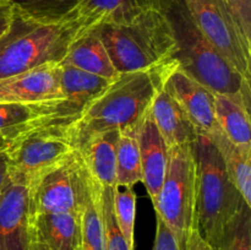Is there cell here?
<instances>
[{
  "label": "cell",
  "instance_id": "cell-1",
  "mask_svg": "<svg viewBox=\"0 0 251 250\" xmlns=\"http://www.w3.org/2000/svg\"><path fill=\"white\" fill-rule=\"evenodd\" d=\"M172 60L147 70L119 74L69 124L76 150L87 137L137 125L163 86Z\"/></svg>",
  "mask_w": 251,
  "mask_h": 250
},
{
  "label": "cell",
  "instance_id": "cell-2",
  "mask_svg": "<svg viewBox=\"0 0 251 250\" xmlns=\"http://www.w3.org/2000/svg\"><path fill=\"white\" fill-rule=\"evenodd\" d=\"M158 6L174 39L171 59L180 70L213 93L250 97V81L235 71L201 33L183 0H158Z\"/></svg>",
  "mask_w": 251,
  "mask_h": 250
},
{
  "label": "cell",
  "instance_id": "cell-3",
  "mask_svg": "<svg viewBox=\"0 0 251 250\" xmlns=\"http://www.w3.org/2000/svg\"><path fill=\"white\" fill-rule=\"evenodd\" d=\"M194 228L208 244L220 250L226 229L248 203L230 179L220 152L207 135L199 134L194 142Z\"/></svg>",
  "mask_w": 251,
  "mask_h": 250
},
{
  "label": "cell",
  "instance_id": "cell-4",
  "mask_svg": "<svg viewBox=\"0 0 251 250\" xmlns=\"http://www.w3.org/2000/svg\"><path fill=\"white\" fill-rule=\"evenodd\" d=\"M81 29L75 20L41 24L14 10L9 27L0 37V80L47 64H60Z\"/></svg>",
  "mask_w": 251,
  "mask_h": 250
},
{
  "label": "cell",
  "instance_id": "cell-5",
  "mask_svg": "<svg viewBox=\"0 0 251 250\" xmlns=\"http://www.w3.org/2000/svg\"><path fill=\"white\" fill-rule=\"evenodd\" d=\"M119 74L147 70L171 60L174 39L159 6L124 25L97 27Z\"/></svg>",
  "mask_w": 251,
  "mask_h": 250
},
{
  "label": "cell",
  "instance_id": "cell-6",
  "mask_svg": "<svg viewBox=\"0 0 251 250\" xmlns=\"http://www.w3.org/2000/svg\"><path fill=\"white\" fill-rule=\"evenodd\" d=\"M70 123L34 125L12 139L7 149L9 178L31 185L42 174L63 163L76 150Z\"/></svg>",
  "mask_w": 251,
  "mask_h": 250
},
{
  "label": "cell",
  "instance_id": "cell-7",
  "mask_svg": "<svg viewBox=\"0 0 251 250\" xmlns=\"http://www.w3.org/2000/svg\"><path fill=\"white\" fill-rule=\"evenodd\" d=\"M195 206V158L194 144L168 150L166 176L153 205L158 216L173 232L176 240L185 245L194 228Z\"/></svg>",
  "mask_w": 251,
  "mask_h": 250
},
{
  "label": "cell",
  "instance_id": "cell-8",
  "mask_svg": "<svg viewBox=\"0 0 251 250\" xmlns=\"http://www.w3.org/2000/svg\"><path fill=\"white\" fill-rule=\"evenodd\" d=\"M191 19L235 71L251 80V38L227 0H183Z\"/></svg>",
  "mask_w": 251,
  "mask_h": 250
},
{
  "label": "cell",
  "instance_id": "cell-9",
  "mask_svg": "<svg viewBox=\"0 0 251 250\" xmlns=\"http://www.w3.org/2000/svg\"><path fill=\"white\" fill-rule=\"evenodd\" d=\"M88 195V175L76 151L29 185L31 218L43 213L81 215Z\"/></svg>",
  "mask_w": 251,
  "mask_h": 250
},
{
  "label": "cell",
  "instance_id": "cell-10",
  "mask_svg": "<svg viewBox=\"0 0 251 250\" xmlns=\"http://www.w3.org/2000/svg\"><path fill=\"white\" fill-rule=\"evenodd\" d=\"M163 88L186 113L199 134L207 135L217 129L215 93L180 70L174 60L166 74Z\"/></svg>",
  "mask_w": 251,
  "mask_h": 250
},
{
  "label": "cell",
  "instance_id": "cell-11",
  "mask_svg": "<svg viewBox=\"0 0 251 250\" xmlns=\"http://www.w3.org/2000/svg\"><path fill=\"white\" fill-rule=\"evenodd\" d=\"M29 185L7 179L0 189V250H29Z\"/></svg>",
  "mask_w": 251,
  "mask_h": 250
},
{
  "label": "cell",
  "instance_id": "cell-12",
  "mask_svg": "<svg viewBox=\"0 0 251 250\" xmlns=\"http://www.w3.org/2000/svg\"><path fill=\"white\" fill-rule=\"evenodd\" d=\"M65 100L60 91V66L47 64L0 80V103H43Z\"/></svg>",
  "mask_w": 251,
  "mask_h": 250
},
{
  "label": "cell",
  "instance_id": "cell-13",
  "mask_svg": "<svg viewBox=\"0 0 251 250\" xmlns=\"http://www.w3.org/2000/svg\"><path fill=\"white\" fill-rule=\"evenodd\" d=\"M142 183L145 184L152 203H156L159 189L168 166V149L156 126L151 108L141 119L137 129Z\"/></svg>",
  "mask_w": 251,
  "mask_h": 250
},
{
  "label": "cell",
  "instance_id": "cell-14",
  "mask_svg": "<svg viewBox=\"0 0 251 250\" xmlns=\"http://www.w3.org/2000/svg\"><path fill=\"white\" fill-rule=\"evenodd\" d=\"M157 6L158 0H83L74 20L82 33L104 25L129 24Z\"/></svg>",
  "mask_w": 251,
  "mask_h": 250
},
{
  "label": "cell",
  "instance_id": "cell-15",
  "mask_svg": "<svg viewBox=\"0 0 251 250\" xmlns=\"http://www.w3.org/2000/svg\"><path fill=\"white\" fill-rule=\"evenodd\" d=\"M119 130H107L87 137L77 152L88 175L100 188L117 184V142Z\"/></svg>",
  "mask_w": 251,
  "mask_h": 250
},
{
  "label": "cell",
  "instance_id": "cell-16",
  "mask_svg": "<svg viewBox=\"0 0 251 250\" xmlns=\"http://www.w3.org/2000/svg\"><path fill=\"white\" fill-rule=\"evenodd\" d=\"M82 213H43L31 218L32 242L48 250H80Z\"/></svg>",
  "mask_w": 251,
  "mask_h": 250
},
{
  "label": "cell",
  "instance_id": "cell-17",
  "mask_svg": "<svg viewBox=\"0 0 251 250\" xmlns=\"http://www.w3.org/2000/svg\"><path fill=\"white\" fill-rule=\"evenodd\" d=\"M151 113L168 150L191 145L198 139L199 131L195 125L163 86L152 102Z\"/></svg>",
  "mask_w": 251,
  "mask_h": 250
},
{
  "label": "cell",
  "instance_id": "cell-18",
  "mask_svg": "<svg viewBox=\"0 0 251 250\" xmlns=\"http://www.w3.org/2000/svg\"><path fill=\"white\" fill-rule=\"evenodd\" d=\"M60 64L74 66L110 81L119 76L100 39L97 27L78 34L70 44Z\"/></svg>",
  "mask_w": 251,
  "mask_h": 250
},
{
  "label": "cell",
  "instance_id": "cell-19",
  "mask_svg": "<svg viewBox=\"0 0 251 250\" xmlns=\"http://www.w3.org/2000/svg\"><path fill=\"white\" fill-rule=\"evenodd\" d=\"M250 97L215 93V117L228 140L237 146L251 149Z\"/></svg>",
  "mask_w": 251,
  "mask_h": 250
},
{
  "label": "cell",
  "instance_id": "cell-20",
  "mask_svg": "<svg viewBox=\"0 0 251 250\" xmlns=\"http://www.w3.org/2000/svg\"><path fill=\"white\" fill-rule=\"evenodd\" d=\"M207 136L220 152L226 169L244 201L251 206V149L233 144L226 137L220 126L207 134Z\"/></svg>",
  "mask_w": 251,
  "mask_h": 250
},
{
  "label": "cell",
  "instance_id": "cell-21",
  "mask_svg": "<svg viewBox=\"0 0 251 250\" xmlns=\"http://www.w3.org/2000/svg\"><path fill=\"white\" fill-rule=\"evenodd\" d=\"M59 66L61 95L80 113L110 83V80L102 76L86 73L74 66L65 64H59Z\"/></svg>",
  "mask_w": 251,
  "mask_h": 250
},
{
  "label": "cell",
  "instance_id": "cell-22",
  "mask_svg": "<svg viewBox=\"0 0 251 250\" xmlns=\"http://www.w3.org/2000/svg\"><path fill=\"white\" fill-rule=\"evenodd\" d=\"M140 124V123H139ZM139 124L119 130L117 142V184L115 186H134L142 183L141 158H140Z\"/></svg>",
  "mask_w": 251,
  "mask_h": 250
},
{
  "label": "cell",
  "instance_id": "cell-23",
  "mask_svg": "<svg viewBox=\"0 0 251 250\" xmlns=\"http://www.w3.org/2000/svg\"><path fill=\"white\" fill-rule=\"evenodd\" d=\"M22 16L41 24L73 21L83 0H9Z\"/></svg>",
  "mask_w": 251,
  "mask_h": 250
},
{
  "label": "cell",
  "instance_id": "cell-24",
  "mask_svg": "<svg viewBox=\"0 0 251 250\" xmlns=\"http://www.w3.org/2000/svg\"><path fill=\"white\" fill-rule=\"evenodd\" d=\"M100 188L88 175L87 201L81 217L80 250H105L104 222L100 208Z\"/></svg>",
  "mask_w": 251,
  "mask_h": 250
},
{
  "label": "cell",
  "instance_id": "cell-25",
  "mask_svg": "<svg viewBox=\"0 0 251 250\" xmlns=\"http://www.w3.org/2000/svg\"><path fill=\"white\" fill-rule=\"evenodd\" d=\"M113 207L118 227L130 250H135V218H136V194L134 186L113 188Z\"/></svg>",
  "mask_w": 251,
  "mask_h": 250
},
{
  "label": "cell",
  "instance_id": "cell-26",
  "mask_svg": "<svg viewBox=\"0 0 251 250\" xmlns=\"http://www.w3.org/2000/svg\"><path fill=\"white\" fill-rule=\"evenodd\" d=\"M220 250H251V207L245 205L229 223Z\"/></svg>",
  "mask_w": 251,
  "mask_h": 250
},
{
  "label": "cell",
  "instance_id": "cell-27",
  "mask_svg": "<svg viewBox=\"0 0 251 250\" xmlns=\"http://www.w3.org/2000/svg\"><path fill=\"white\" fill-rule=\"evenodd\" d=\"M100 208L105 233V250H130L118 227L113 207V188H100Z\"/></svg>",
  "mask_w": 251,
  "mask_h": 250
},
{
  "label": "cell",
  "instance_id": "cell-28",
  "mask_svg": "<svg viewBox=\"0 0 251 250\" xmlns=\"http://www.w3.org/2000/svg\"><path fill=\"white\" fill-rule=\"evenodd\" d=\"M157 217V228H156V238H154L153 248L152 250H185V245H181L176 240V235L173 234L171 229L167 227L166 223Z\"/></svg>",
  "mask_w": 251,
  "mask_h": 250
},
{
  "label": "cell",
  "instance_id": "cell-29",
  "mask_svg": "<svg viewBox=\"0 0 251 250\" xmlns=\"http://www.w3.org/2000/svg\"><path fill=\"white\" fill-rule=\"evenodd\" d=\"M245 34L251 38V0H227Z\"/></svg>",
  "mask_w": 251,
  "mask_h": 250
},
{
  "label": "cell",
  "instance_id": "cell-30",
  "mask_svg": "<svg viewBox=\"0 0 251 250\" xmlns=\"http://www.w3.org/2000/svg\"><path fill=\"white\" fill-rule=\"evenodd\" d=\"M185 250H218L216 248H213L212 245L208 244L200 234H199L198 230L195 228L191 229V232L189 233L188 239L185 243Z\"/></svg>",
  "mask_w": 251,
  "mask_h": 250
},
{
  "label": "cell",
  "instance_id": "cell-31",
  "mask_svg": "<svg viewBox=\"0 0 251 250\" xmlns=\"http://www.w3.org/2000/svg\"><path fill=\"white\" fill-rule=\"evenodd\" d=\"M14 16V7L9 0H0V37L9 27Z\"/></svg>",
  "mask_w": 251,
  "mask_h": 250
},
{
  "label": "cell",
  "instance_id": "cell-32",
  "mask_svg": "<svg viewBox=\"0 0 251 250\" xmlns=\"http://www.w3.org/2000/svg\"><path fill=\"white\" fill-rule=\"evenodd\" d=\"M9 179V157L7 152H0V189Z\"/></svg>",
  "mask_w": 251,
  "mask_h": 250
},
{
  "label": "cell",
  "instance_id": "cell-33",
  "mask_svg": "<svg viewBox=\"0 0 251 250\" xmlns=\"http://www.w3.org/2000/svg\"><path fill=\"white\" fill-rule=\"evenodd\" d=\"M12 139L7 136L5 132L0 131V152L7 151V149L10 147V144H11Z\"/></svg>",
  "mask_w": 251,
  "mask_h": 250
},
{
  "label": "cell",
  "instance_id": "cell-34",
  "mask_svg": "<svg viewBox=\"0 0 251 250\" xmlns=\"http://www.w3.org/2000/svg\"><path fill=\"white\" fill-rule=\"evenodd\" d=\"M29 250H48V249H46V248H44L43 245L38 244V243L32 242L31 243V247H29Z\"/></svg>",
  "mask_w": 251,
  "mask_h": 250
}]
</instances>
